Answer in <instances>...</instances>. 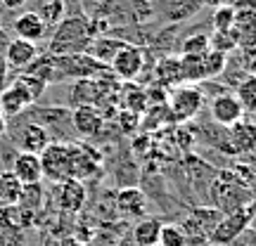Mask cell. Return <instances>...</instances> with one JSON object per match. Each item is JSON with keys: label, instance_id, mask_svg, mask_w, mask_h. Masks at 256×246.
I'll return each instance as SVG.
<instances>
[{"label": "cell", "instance_id": "11", "mask_svg": "<svg viewBox=\"0 0 256 246\" xmlns=\"http://www.w3.org/2000/svg\"><path fill=\"white\" fill-rule=\"evenodd\" d=\"M72 126L81 137H92L100 135V130L104 128V111L100 107L92 104H81L74 107L72 111Z\"/></svg>", "mask_w": 256, "mask_h": 246}, {"label": "cell", "instance_id": "41", "mask_svg": "<svg viewBox=\"0 0 256 246\" xmlns=\"http://www.w3.org/2000/svg\"><path fill=\"white\" fill-rule=\"evenodd\" d=\"M26 2L28 0H0V5H2L5 9H22Z\"/></svg>", "mask_w": 256, "mask_h": 246}, {"label": "cell", "instance_id": "35", "mask_svg": "<svg viewBox=\"0 0 256 246\" xmlns=\"http://www.w3.org/2000/svg\"><path fill=\"white\" fill-rule=\"evenodd\" d=\"M192 216H194V218L204 225V230L209 232V237H211V232H214V228L218 225V220L223 218V213H220V211L209 209V206H200V209H194V211H192Z\"/></svg>", "mask_w": 256, "mask_h": 246}, {"label": "cell", "instance_id": "1", "mask_svg": "<svg viewBox=\"0 0 256 246\" xmlns=\"http://www.w3.org/2000/svg\"><path fill=\"white\" fill-rule=\"evenodd\" d=\"M92 43L90 36V19L76 14V17H64L52 31L48 52L55 57L64 55H83L88 52Z\"/></svg>", "mask_w": 256, "mask_h": 246}, {"label": "cell", "instance_id": "2", "mask_svg": "<svg viewBox=\"0 0 256 246\" xmlns=\"http://www.w3.org/2000/svg\"><path fill=\"white\" fill-rule=\"evenodd\" d=\"M209 197L214 201V209L220 211L223 216L242 209V206H247L249 201H252V197H249V192H247V183L235 171H223L214 180V185H211Z\"/></svg>", "mask_w": 256, "mask_h": 246}, {"label": "cell", "instance_id": "33", "mask_svg": "<svg viewBox=\"0 0 256 246\" xmlns=\"http://www.w3.org/2000/svg\"><path fill=\"white\" fill-rule=\"evenodd\" d=\"M211 24H214V31H232V26H235V9L230 7V2L214 9Z\"/></svg>", "mask_w": 256, "mask_h": 246}, {"label": "cell", "instance_id": "46", "mask_svg": "<svg viewBox=\"0 0 256 246\" xmlns=\"http://www.w3.org/2000/svg\"><path fill=\"white\" fill-rule=\"evenodd\" d=\"M116 246H130V244H116Z\"/></svg>", "mask_w": 256, "mask_h": 246}, {"label": "cell", "instance_id": "31", "mask_svg": "<svg viewBox=\"0 0 256 246\" xmlns=\"http://www.w3.org/2000/svg\"><path fill=\"white\" fill-rule=\"evenodd\" d=\"M12 83L22 85V88L26 90V95H28V97H31L34 102H36L38 97L43 95V90H46V85H48L46 81H40V78H36V76H31V73H26V71H22Z\"/></svg>", "mask_w": 256, "mask_h": 246}, {"label": "cell", "instance_id": "40", "mask_svg": "<svg viewBox=\"0 0 256 246\" xmlns=\"http://www.w3.org/2000/svg\"><path fill=\"white\" fill-rule=\"evenodd\" d=\"M8 62H5V57L0 55V92L5 90V88H8V85H5V78H8Z\"/></svg>", "mask_w": 256, "mask_h": 246}, {"label": "cell", "instance_id": "34", "mask_svg": "<svg viewBox=\"0 0 256 246\" xmlns=\"http://www.w3.org/2000/svg\"><path fill=\"white\" fill-rule=\"evenodd\" d=\"M204 52H209V36L206 33L188 36L180 45V55H204Z\"/></svg>", "mask_w": 256, "mask_h": 246}, {"label": "cell", "instance_id": "45", "mask_svg": "<svg viewBox=\"0 0 256 246\" xmlns=\"http://www.w3.org/2000/svg\"><path fill=\"white\" fill-rule=\"evenodd\" d=\"M200 246H214V244H211V242H206V244H200Z\"/></svg>", "mask_w": 256, "mask_h": 246}, {"label": "cell", "instance_id": "29", "mask_svg": "<svg viewBox=\"0 0 256 246\" xmlns=\"http://www.w3.org/2000/svg\"><path fill=\"white\" fill-rule=\"evenodd\" d=\"M226 66H228V55L216 52V50L204 52V76H206V78H216V76H220V73L226 71Z\"/></svg>", "mask_w": 256, "mask_h": 246}, {"label": "cell", "instance_id": "16", "mask_svg": "<svg viewBox=\"0 0 256 246\" xmlns=\"http://www.w3.org/2000/svg\"><path fill=\"white\" fill-rule=\"evenodd\" d=\"M12 28H14L17 38L26 40V43H34V45H36L38 40H43L48 33V26L43 24V19L38 17L36 12H24V14L14 17Z\"/></svg>", "mask_w": 256, "mask_h": 246}, {"label": "cell", "instance_id": "36", "mask_svg": "<svg viewBox=\"0 0 256 246\" xmlns=\"http://www.w3.org/2000/svg\"><path fill=\"white\" fill-rule=\"evenodd\" d=\"M238 66L244 76L256 73V47H238Z\"/></svg>", "mask_w": 256, "mask_h": 246}, {"label": "cell", "instance_id": "6", "mask_svg": "<svg viewBox=\"0 0 256 246\" xmlns=\"http://www.w3.org/2000/svg\"><path fill=\"white\" fill-rule=\"evenodd\" d=\"M72 156V178L74 180H90L102 171V154L92 145L86 142H69Z\"/></svg>", "mask_w": 256, "mask_h": 246}, {"label": "cell", "instance_id": "43", "mask_svg": "<svg viewBox=\"0 0 256 246\" xmlns=\"http://www.w3.org/2000/svg\"><path fill=\"white\" fill-rule=\"evenodd\" d=\"M204 5H209V7H220V5H228V0H202Z\"/></svg>", "mask_w": 256, "mask_h": 246}, {"label": "cell", "instance_id": "38", "mask_svg": "<svg viewBox=\"0 0 256 246\" xmlns=\"http://www.w3.org/2000/svg\"><path fill=\"white\" fill-rule=\"evenodd\" d=\"M119 116H116V121H119V128L124 130V133H136L138 130V126H140V116L138 114H130V111H126V109H119L116 111Z\"/></svg>", "mask_w": 256, "mask_h": 246}, {"label": "cell", "instance_id": "15", "mask_svg": "<svg viewBox=\"0 0 256 246\" xmlns=\"http://www.w3.org/2000/svg\"><path fill=\"white\" fill-rule=\"evenodd\" d=\"M50 145V130L43 123H26L19 128V147L28 154H40Z\"/></svg>", "mask_w": 256, "mask_h": 246}, {"label": "cell", "instance_id": "37", "mask_svg": "<svg viewBox=\"0 0 256 246\" xmlns=\"http://www.w3.org/2000/svg\"><path fill=\"white\" fill-rule=\"evenodd\" d=\"M168 88H164V85H159V83H152L150 88H145V95H147V107H152V104H166L168 102Z\"/></svg>", "mask_w": 256, "mask_h": 246}, {"label": "cell", "instance_id": "39", "mask_svg": "<svg viewBox=\"0 0 256 246\" xmlns=\"http://www.w3.org/2000/svg\"><path fill=\"white\" fill-rule=\"evenodd\" d=\"M230 7L235 9V17H249L256 14V0H232Z\"/></svg>", "mask_w": 256, "mask_h": 246}, {"label": "cell", "instance_id": "7", "mask_svg": "<svg viewBox=\"0 0 256 246\" xmlns=\"http://www.w3.org/2000/svg\"><path fill=\"white\" fill-rule=\"evenodd\" d=\"M142 66H145V52L138 45H133V43H126V45L114 55V59L110 62V71L116 81L130 83L133 78L140 76Z\"/></svg>", "mask_w": 256, "mask_h": 246}, {"label": "cell", "instance_id": "24", "mask_svg": "<svg viewBox=\"0 0 256 246\" xmlns=\"http://www.w3.org/2000/svg\"><path fill=\"white\" fill-rule=\"evenodd\" d=\"M121 97V104H124V109L130 111V114H138V116H142L147 111V95H145V88H136V85H126V90Z\"/></svg>", "mask_w": 256, "mask_h": 246}, {"label": "cell", "instance_id": "19", "mask_svg": "<svg viewBox=\"0 0 256 246\" xmlns=\"http://www.w3.org/2000/svg\"><path fill=\"white\" fill-rule=\"evenodd\" d=\"M154 76L159 85H164L168 90H174L178 85H183V78H180V62H178V57L168 55V57H162L159 62H156V69H154Z\"/></svg>", "mask_w": 256, "mask_h": 246}, {"label": "cell", "instance_id": "5", "mask_svg": "<svg viewBox=\"0 0 256 246\" xmlns=\"http://www.w3.org/2000/svg\"><path fill=\"white\" fill-rule=\"evenodd\" d=\"M43 178L50 183H64L72 178V156H69V142H50L38 154Z\"/></svg>", "mask_w": 256, "mask_h": 246}, {"label": "cell", "instance_id": "26", "mask_svg": "<svg viewBox=\"0 0 256 246\" xmlns=\"http://www.w3.org/2000/svg\"><path fill=\"white\" fill-rule=\"evenodd\" d=\"M36 14L43 19V24H46L48 28L57 26L64 19V14H66V5H64V0H46Z\"/></svg>", "mask_w": 256, "mask_h": 246}, {"label": "cell", "instance_id": "25", "mask_svg": "<svg viewBox=\"0 0 256 246\" xmlns=\"http://www.w3.org/2000/svg\"><path fill=\"white\" fill-rule=\"evenodd\" d=\"M235 97L240 100L244 114H256V73L254 76H244L242 81L238 83V90H235Z\"/></svg>", "mask_w": 256, "mask_h": 246}, {"label": "cell", "instance_id": "23", "mask_svg": "<svg viewBox=\"0 0 256 246\" xmlns=\"http://www.w3.org/2000/svg\"><path fill=\"white\" fill-rule=\"evenodd\" d=\"M232 31L238 38V47H256V14L235 17Z\"/></svg>", "mask_w": 256, "mask_h": 246}, {"label": "cell", "instance_id": "18", "mask_svg": "<svg viewBox=\"0 0 256 246\" xmlns=\"http://www.w3.org/2000/svg\"><path fill=\"white\" fill-rule=\"evenodd\" d=\"M126 43H128V40H121V38L98 36V38H92V43H90V47H88V52H86V55H90L95 62L110 66V62L114 59V55H116V52H119Z\"/></svg>", "mask_w": 256, "mask_h": 246}, {"label": "cell", "instance_id": "8", "mask_svg": "<svg viewBox=\"0 0 256 246\" xmlns=\"http://www.w3.org/2000/svg\"><path fill=\"white\" fill-rule=\"evenodd\" d=\"M209 111H211V119L216 121L218 126H235L240 121L244 119V109H242V104L240 100L235 97V92H220L216 95L209 104Z\"/></svg>", "mask_w": 256, "mask_h": 246}, {"label": "cell", "instance_id": "3", "mask_svg": "<svg viewBox=\"0 0 256 246\" xmlns=\"http://www.w3.org/2000/svg\"><path fill=\"white\" fill-rule=\"evenodd\" d=\"M254 218H256V201H249L247 206L232 211V213H226V216L218 220V225L214 228L209 242L214 246L235 244V242L247 232L249 225L254 223Z\"/></svg>", "mask_w": 256, "mask_h": 246}, {"label": "cell", "instance_id": "21", "mask_svg": "<svg viewBox=\"0 0 256 246\" xmlns=\"http://www.w3.org/2000/svg\"><path fill=\"white\" fill-rule=\"evenodd\" d=\"M180 78L185 85H194L200 81H206L204 76V55H180Z\"/></svg>", "mask_w": 256, "mask_h": 246}, {"label": "cell", "instance_id": "22", "mask_svg": "<svg viewBox=\"0 0 256 246\" xmlns=\"http://www.w3.org/2000/svg\"><path fill=\"white\" fill-rule=\"evenodd\" d=\"M24 185L19 183L12 171H0V204L2 206H19Z\"/></svg>", "mask_w": 256, "mask_h": 246}, {"label": "cell", "instance_id": "12", "mask_svg": "<svg viewBox=\"0 0 256 246\" xmlns=\"http://www.w3.org/2000/svg\"><path fill=\"white\" fill-rule=\"evenodd\" d=\"M228 154H249L256 152V126L252 121H240L235 126H230L228 142H226Z\"/></svg>", "mask_w": 256, "mask_h": 246}, {"label": "cell", "instance_id": "10", "mask_svg": "<svg viewBox=\"0 0 256 246\" xmlns=\"http://www.w3.org/2000/svg\"><path fill=\"white\" fill-rule=\"evenodd\" d=\"M116 211L119 216H124L126 220H142L147 218V197L140 187H124L116 192L114 197Z\"/></svg>", "mask_w": 256, "mask_h": 246}, {"label": "cell", "instance_id": "14", "mask_svg": "<svg viewBox=\"0 0 256 246\" xmlns=\"http://www.w3.org/2000/svg\"><path fill=\"white\" fill-rule=\"evenodd\" d=\"M34 104V100L26 95V90L17 85V83H10L5 90L0 92V114L5 119H14L19 116L24 109H28Z\"/></svg>", "mask_w": 256, "mask_h": 246}, {"label": "cell", "instance_id": "44", "mask_svg": "<svg viewBox=\"0 0 256 246\" xmlns=\"http://www.w3.org/2000/svg\"><path fill=\"white\" fill-rule=\"evenodd\" d=\"M5 133H8V119H5V116L0 114V137L5 135Z\"/></svg>", "mask_w": 256, "mask_h": 246}, {"label": "cell", "instance_id": "30", "mask_svg": "<svg viewBox=\"0 0 256 246\" xmlns=\"http://www.w3.org/2000/svg\"><path fill=\"white\" fill-rule=\"evenodd\" d=\"M159 246H188L180 225L164 223V225H162V232H159Z\"/></svg>", "mask_w": 256, "mask_h": 246}, {"label": "cell", "instance_id": "32", "mask_svg": "<svg viewBox=\"0 0 256 246\" xmlns=\"http://www.w3.org/2000/svg\"><path fill=\"white\" fill-rule=\"evenodd\" d=\"M40 204H43V190H40V185H24L22 199H19V209H26L36 213L40 209Z\"/></svg>", "mask_w": 256, "mask_h": 246}, {"label": "cell", "instance_id": "27", "mask_svg": "<svg viewBox=\"0 0 256 246\" xmlns=\"http://www.w3.org/2000/svg\"><path fill=\"white\" fill-rule=\"evenodd\" d=\"M180 230H183V235H185V242H192L194 246L209 242V232L204 230V225H202L194 216H188V218L180 223Z\"/></svg>", "mask_w": 256, "mask_h": 246}, {"label": "cell", "instance_id": "4", "mask_svg": "<svg viewBox=\"0 0 256 246\" xmlns=\"http://www.w3.org/2000/svg\"><path fill=\"white\" fill-rule=\"evenodd\" d=\"M168 121L174 123H188L192 121L204 107V92L197 85H178L168 92Z\"/></svg>", "mask_w": 256, "mask_h": 246}, {"label": "cell", "instance_id": "28", "mask_svg": "<svg viewBox=\"0 0 256 246\" xmlns=\"http://www.w3.org/2000/svg\"><path fill=\"white\" fill-rule=\"evenodd\" d=\"M209 50H216V52H223V55L235 52L238 50L235 31H214L209 36Z\"/></svg>", "mask_w": 256, "mask_h": 246}, {"label": "cell", "instance_id": "13", "mask_svg": "<svg viewBox=\"0 0 256 246\" xmlns=\"http://www.w3.org/2000/svg\"><path fill=\"white\" fill-rule=\"evenodd\" d=\"M10 171L14 173V178H17L22 185H40V180H43V168H40L38 154L19 152V154L14 156Z\"/></svg>", "mask_w": 256, "mask_h": 246}, {"label": "cell", "instance_id": "20", "mask_svg": "<svg viewBox=\"0 0 256 246\" xmlns=\"http://www.w3.org/2000/svg\"><path fill=\"white\" fill-rule=\"evenodd\" d=\"M162 220L156 218H142L136 220L133 225V246H152L159 244V232H162Z\"/></svg>", "mask_w": 256, "mask_h": 246}, {"label": "cell", "instance_id": "42", "mask_svg": "<svg viewBox=\"0 0 256 246\" xmlns=\"http://www.w3.org/2000/svg\"><path fill=\"white\" fill-rule=\"evenodd\" d=\"M62 246H88L86 242H81V239H76V237H66L62 242Z\"/></svg>", "mask_w": 256, "mask_h": 246}, {"label": "cell", "instance_id": "9", "mask_svg": "<svg viewBox=\"0 0 256 246\" xmlns=\"http://www.w3.org/2000/svg\"><path fill=\"white\" fill-rule=\"evenodd\" d=\"M86 199H88V192H86V185L81 180L69 178V180L55 185L57 209L64 211V213H81L83 206H86Z\"/></svg>", "mask_w": 256, "mask_h": 246}, {"label": "cell", "instance_id": "17", "mask_svg": "<svg viewBox=\"0 0 256 246\" xmlns=\"http://www.w3.org/2000/svg\"><path fill=\"white\" fill-rule=\"evenodd\" d=\"M5 62H8L10 69H17V71H24L28 64L38 57V50L34 43H26L22 38H14L8 43V50H5Z\"/></svg>", "mask_w": 256, "mask_h": 246}, {"label": "cell", "instance_id": "47", "mask_svg": "<svg viewBox=\"0 0 256 246\" xmlns=\"http://www.w3.org/2000/svg\"><path fill=\"white\" fill-rule=\"evenodd\" d=\"M152 246H159V244H152Z\"/></svg>", "mask_w": 256, "mask_h": 246}]
</instances>
